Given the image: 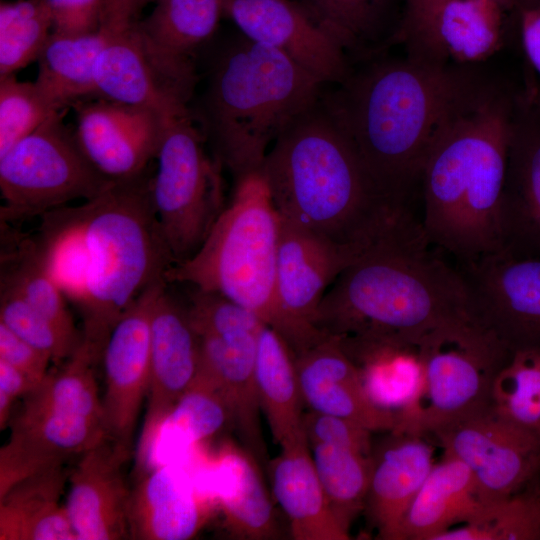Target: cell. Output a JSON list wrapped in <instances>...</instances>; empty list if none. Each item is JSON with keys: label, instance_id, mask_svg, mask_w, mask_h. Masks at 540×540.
I'll return each instance as SVG.
<instances>
[{"label": "cell", "instance_id": "obj_1", "mask_svg": "<svg viewBox=\"0 0 540 540\" xmlns=\"http://www.w3.org/2000/svg\"><path fill=\"white\" fill-rule=\"evenodd\" d=\"M51 273L79 309L82 341L101 357L124 312L175 263L142 175L114 181L78 207L42 215Z\"/></svg>", "mask_w": 540, "mask_h": 540}, {"label": "cell", "instance_id": "obj_2", "mask_svg": "<svg viewBox=\"0 0 540 540\" xmlns=\"http://www.w3.org/2000/svg\"><path fill=\"white\" fill-rule=\"evenodd\" d=\"M472 66L380 59L322 91V103L394 207L412 211L438 129L481 75Z\"/></svg>", "mask_w": 540, "mask_h": 540}, {"label": "cell", "instance_id": "obj_3", "mask_svg": "<svg viewBox=\"0 0 540 540\" xmlns=\"http://www.w3.org/2000/svg\"><path fill=\"white\" fill-rule=\"evenodd\" d=\"M515 94L481 75L438 129L423 165V234L460 267L501 250Z\"/></svg>", "mask_w": 540, "mask_h": 540}, {"label": "cell", "instance_id": "obj_4", "mask_svg": "<svg viewBox=\"0 0 540 540\" xmlns=\"http://www.w3.org/2000/svg\"><path fill=\"white\" fill-rule=\"evenodd\" d=\"M431 247L415 217L396 226L337 277L315 326L340 341L420 344L437 328L475 322L463 273Z\"/></svg>", "mask_w": 540, "mask_h": 540}, {"label": "cell", "instance_id": "obj_5", "mask_svg": "<svg viewBox=\"0 0 540 540\" xmlns=\"http://www.w3.org/2000/svg\"><path fill=\"white\" fill-rule=\"evenodd\" d=\"M260 171L284 222L337 246L364 252L414 217L380 193L321 95L282 130Z\"/></svg>", "mask_w": 540, "mask_h": 540}, {"label": "cell", "instance_id": "obj_6", "mask_svg": "<svg viewBox=\"0 0 540 540\" xmlns=\"http://www.w3.org/2000/svg\"><path fill=\"white\" fill-rule=\"evenodd\" d=\"M324 84L282 52L242 35L217 57L203 120L214 157L234 181L260 171L282 130Z\"/></svg>", "mask_w": 540, "mask_h": 540}, {"label": "cell", "instance_id": "obj_7", "mask_svg": "<svg viewBox=\"0 0 540 540\" xmlns=\"http://www.w3.org/2000/svg\"><path fill=\"white\" fill-rule=\"evenodd\" d=\"M281 217L261 171L234 181L230 202L199 250L166 273L169 284L217 293L254 313L273 328L293 355L325 337L292 319L277 292Z\"/></svg>", "mask_w": 540, "mask_h": 540}, {"label": "cell", "instance_id": "obj_8", "mask_svg": "<svg viewBox=\"0 0 540 540\" xmlns=\"http://www.w3.org/2000/svg\"><path fill=\"white\" fill-rule=\"evenodd\" d=\"M420 348V391L391 432L434 435L490 408L494 379L511 353L495 336L463 321L432 331Z\"/></svg>", "mask_w": 540, "mask_h": 540}, {"label": "cell", "instance_id": "obj_9", "mask_svg": "<svg viewBox=\"0 0 540 540\" xmlns=\"http://www.w3.org/2000/svg\"><path fill=\"white\" fill-rule=\"evenodd\" d=\"M156 158L152 201L178 263L199 250L227 206L222 166L206 152L190 112L167 120Z\"/></svg>", "mask_w": 540, "mask_h": 540}, {"label": "cell", "instance_id": "obj_10", "mask_svg": "<svg viewBox=\"0 0 540 540\" xmlns=\"http://www.w3.org/2000/svg\"><path fill=\"white\" fill-rule=\"evenodd\" d=\"M113 182L84 154L63 110L55 111L0 156L1 222L42 216L79 198L91 200Z\"/></svg>", "mask_w": 540, "mask_h": 540}, {"label": "cell", "instance_id": "obj_11", "mask_svg": "<svg viewBox=\"0 0 540 540\" xmlns=\"http://www.w3.org/2000/svg\"><path fill=\"white\" fill-rule=\"evenodd\" d=\"M95 81L98 97L173 118L190 112L196 73L191 58L161 48L134 21L114 29L98 57Z\"/></svg>", "mask_w": 540, "mask_h": 540}, {"label": "cell", "instance_id": "obj_12", "mask_svg": "<svg viewBox=\"0 0 540 540\" xmlns=\"http://www.w3.org/2000/svg\"><path fill=\"white\" fill-rule=\"evenodd\" d=\"M434 436L444 454L470 468L485 503L507 499L540 479V439L491 408Z\"/></svg>", "mask_w": 540, "mask_h": 540}, {"label": "cell", "instance_id": "obj_13", "mask_svg": "<svg viewBox=\"0 0 540 540\" xmlns=\"http://www.w3.org/2000/svg\"><path fill=\"white\" fill-rule=\"evenodd\" d=\"M169 285L165 279L147 287L112 329L103 349V424L108 437L133 450V438L150 382L151 316Z\"/></svg>", "mask_w": 540, "mask_h": 540}, {"label": "cell", "instance_id": "obj_14", "mask_svg": "<svg viewBox=\"0 0 540 540\" xmlns=\"http://www.w3.org/2000/svg\"><path fill=\"white\" fill-rule=\"evenodd\" d=\"M168 286L156 300L151 316L149 391L134 453L137 479L151 470L159 428L191 386L200 365L199 338L186 304L179 302Z\"/></svg>", "mask_w": 540, "mask_h": 540}, {"label": "cell", "instance_id": "obj_15", "mask_svg": "<svg viewBox=\"0 0 540 540\" xmlns=\"http://www.w3.org/2000/svg\"><path fill=\"white\" fill-rule=\"evenodd\" d=\"M459 269L478 325L509 351L540 347V258L496 253Z\"/></svg>", "mask_w": 540, "mask_h": 540}, {"label": "cell", "instance_id": "obj_16", "mask_svg": "<svg viewBox=\"0 0 540 540\" xmlns=\"http://www.w3.org/2000/svg\"><path fill=\"white\" fill-rule=\"evenodd\" d=\"M538 91H516L500 207L501 250L540 258V110Z\"/></svg>", "mask_w": 540, "mask_h": 540}, {"label": "cell", "instance_id": "obj_17", "mask_svg": "<svg viewBox=\"0 0 540 540\" xmlns=\"http://www.w3.org/2000/svg\"><path fill=\"white\" fill-rule=\"evenodd\" d=\"M222 11L242 35L272 47L325 84L350 74L347 53L292 0H222Z\"/></svg>", "mask_w": 540, "mask_h": 540}, {"label": "cell", "instance_id": "obj_18", "mask_svg": "<svg viewBox=\"0 0 540 540\" xmlns=\"http://www.w3.org/2000/svg\"><path fill=\"white\" fill-rule=\"evenodd\" d=\"M76 139L90 162L118 181L143 174L156 158L168 119L151 109L99 97L72 106Z\"/></svg>", "mask_w": 540, "mask_h": 540}, {"label": "cell", "instance_id": "obj_19", "mask_svg": "<svg viewBox=\"0 0 540 540\" xmlns=\"http://www.w3.org/2000/svg\"><path fill=\"white\" fill-rule=\"evenodd\" d=\"M132 449L105 439L79 456L69 472L64 502L78 540L130 538L128 507L131 495L124 466Z\"/></svg>", "mask_w": 540, "mask_h": 540}, {"label": "cell", "instance_id": "obj_20", "mask_svg": "<svg viewBox=\"0 0 540 540\" xmlns=\"http://www.w3.org/2000/svg\"><path fill=\"white\" fill-rule=\"evenodd\" d=\"M109 438L102 422L21 409L0 449V498L21 481Z\"/></svg>", "mask_w": 540, "mask_h": 540}, {"label": "cell", "instance_id": "obj_21", "mask_svg": "<svg viewBox=\"0 0 540 540\" xmlns=\"http://www.w3.org/2000/svg\"><path fill=\"white\" fill-rule=\"evenodd\" d=\"M214 498L172 462L159 465L136 480L128 507L130 538L188 540L211 515Z\"/></svg>", "mask_w": 540, "mask_h": 540}, {"label": "cell", "instance_id": "obj_22", "mask_svg": "<svg viewBox=\"0 0 540 540\" xmlns=\"http://www.w3.org/2000/svg\"><path fill=\"white\" fill-rule=\"evenodd\" d=\"M304 404L312 411L357 422L372 432H391L393 413L373 403L360 372L340 341L326 335L294 355Z\"/></svg>", "mask_w": 540, "mask_h": 540}, {"label": "cell", "instance_id": "obj_23", "mask_svg": "<svg viewBox=\"0 0 540 540\" xmlns=\"http://www.w3.org/2000/svg\"><path fill=\"white\" fill-rule=\"evenodd\" d=\"M504 12L496 0H447L403 42L406 56L441 65L485 61L503 44Z\"/></svg>", "mask_w": 540, "mask_h": 540}, {"label": "cell", "instance_id": "obj_24", "mask_svg": "<svg viewBox=\"0 0 540 540\" xmlns=\"http://www.w3.org/2000/svg\"><path fill=\"white\" fill-rule=\"evenodd\" d=\"M277 292L295 321L316 327L317 309L337 277L363 252L337 246L281 219Z\"/></svg>", "mask_w": 540, "mask_h": 540}, {"label": "cell", "instance_id": "obj_25", "mask_svg": "<svg viewBox=\"0 0 540 540\" xmlns=\"http://www.w3.org/2000/svg\"><path fill=\"white\" fill-rule=\"evenodd\" d=\"M258 333H244L229 339L197 333L200 345L197 376L221 395L245 449L256 460L263 461L267 450L255 376Z\"/></svg>", "mask_w": 540, "mask_h": 540}, {"label": "cell", "instance_id": "obj_26", "mask_svg": "<svg viewBox=\"0 0 540 540\" xmlns=\"http://www.w3.org/2000/svg\"><path fill=\"white\" fill-rule=\"evenodd\" d=\"M423 437L390 432L373 449L364 509L379 539L401 540L406 512L434 466L433 449Z\"/></svg>", "mask_w": 540, "mask_h": 540}, {"label": "cell", "instance_id": "obj_27", "mask_svg": "<svg viewBox=\"0 0 540 540\" xmlns=\"http://www.w3.org/2000/svg\"><path fill=\"white\" fill-rule=\"evenodd\" d=\"M279 446L269 472L274 497L289 520L293 539H350L325 495L303 428Z\"/></svg>", "mask_w": 540, "mask_h": 540}, {"label": "cell", "instance_id": "obj_28", "mask_svg": "<svg viewBox=\"0 0 540 540\" xmlns=\"http://www.w3.org/2000/svg\"><path fill=\"white\" fill-rule=\"evenodd\" d=\"M488 503L478 491L470 468L444 454L434 464L408 508L401 527V540H434L452 526L478 518Z\"/></svg>", "mask_w": 540, "mask_h": 540}, {"label": "cell", "instance_id": "obj_29", "mask_svg": "<svg viewBox=\"0 0 540 540\" xmlns=\"http://www.w3.org/2000/svg\"><path fill=\"white\" fill-rule=\"evenodd\" d=\"M255 461L246 449L225 444L211 473L209 493L235 536L275 539L279 528Z\"/></svg>", "mask_w": 540, "mask_h": 540}, {"label": "cell", "instance_id": "obj_30", "mask_svg": "<svg viewBox=\"0 0 540 540\" xmlns=\"http://www.w3.org/2000/svg\"><path fill=\"white\" fill-rule=\"evenodd\" d=\"M69 472L59 464L0 498V540H78L61 503Z\"/></svg>", "mask_w": 540, "mask_h": 540}, {"label": "cell", "instance_id": "obj_31", "mask_svg": "<svg viewBox=\"0 0 540 540\" xmlns=\"http://www.w3.org/2000/svg\"><path fill=\"white\" fill-rule=\"evenodd\" d=\"M118 26L121 25L104 23L90 33L50 35L37 60L39 69L34 83L55 110L97 96V60Z\"/></svg>", "mask_w": 540, "mask_h": 540}, {"label": "cell", "instance_id": "obj_32", "mask_svg": "<svg viewBox=\"0 0 540 540\" xmlns=\"http://www.w3.org/2000/svg\"><path fill=\"white\" fill-rule=\"evenodd\" d=\"M357 366L365 390L397 419L416 399L423 380L420 344L398 341H340Z\"/></svg>", "mask_w": 540, "mask_h": 540}, {"label": "cell", "instance_id": "obj_33", "mask_svg": "<svg viewBox=\"0 0 540 540\" xmlns=\"http://www.w3.org/2000/svg\"><path fill=\"white\" fill-rule=\"evenodd\" d=\"M255 376L261 410L279 445L302 429L304 401L294 355L281 335L266 324L258 333Z\"/></svg>", "mask_w": 540, "mask_h": 540}, {"label": "cell", "instance_id": "obj_34", "mask_svg": "<svg viewBox=\"0 0 540 540\" xmlns=\"http://www.w3.org/2000/svg\"><path fill=\"white\" fill-rule=\"evenodd\" d=\"M310 18L346 53L381 50L395 33L399 0H299Z\"/></svg>", "mask_w": 540, "mask_h": 540}, {"label": "cell", "instance_id": "obj_35", "mask_svg": "<svg viewBox=\"0 0 540 540\" xmlns=\"http://www.w3.org/2000/svg\"><path fill=\"white\" fill-rule=\"evenodd\" d=\"M0 284L12 288L72 344H81L82 332L75 326L67 298L50 273L36 239H20L2 253Z\"/></svg>", "mask_w": 540, "mask_h": 540}, {"label": "cell", "instance_id": "obj_36", "mask_svg": "<svg viewBox=\"0 0 540 540\" xmlns=\"http://www.w3.org/2000/svg\"><path fill=\"white\" fill-rule=\"evenodd\" d=\"M231 422L221 395L197 375L163 420L154 444L152 468L212 437Z\"/></svg>", "mask_w": 540, "mask_h": 540}, {"label": "cell", "instance_id": "obj_37", "mask_svg": "<svg viewBox=\"0 0 540 540\" xmlns=\"http://www.w3.org/2000/svg\"><path fill=\"white\" fill-rule=\"evenodd\" d=\"M99 360L101 356L82 341L60 370L49 372L23 397L21 409L85 417L103 423L102 397L95 374Z\"/></svg>", "mask_w": 540, "mask_h": 540}, {"label": "cell", "instance_id": "obj_38", "mask_svg": "<svg viewBox=\"0 0 540 540\" xmlns=\"http://www.w3.org/2000/svg\"><path fill=\"white\" fill-rule=\"evenodd\" d=\"M309 445L330 506L349 530L356 515L365 508L373 451L323 443Z\"/></svg>", "mask_w": 540, "mask_h": 540}, {"label": "cell", "instance_id": "obj_39", "mask_svg": "<svg viewBox=\"0 0 540 540\" xmlns=\"http://www.w3.org/2000/svg\"><path fill=\"white\" fill-rule=\"evenodd\" d=\"M149 16L139 25L161 48L190 58L216 30L222 0H157Z\"/></svg>", "mask_w": 540, "mask_h": 540}, {"label": "cell", "instance_id": "obj_40", "mask_svg": "<svg viewBox=\"0 0 540 540\" xmlns=\"http://www.w3.org/2000/svg\"><path fill=\"white\" fill-rule=\"evenodd\" d=\"M490 408L540 439V347L511 351L494 379Z\"/></svg>", "mask_w": 540, "mask_h": 540}, {"label": "cell", "instance_id": "obj_41", "mask_svg": "<svg viewBox=\"0 0 540 540\" xmlns=\"http://www.w3.org/2000/svg\"><path fill=\"white\" fill-rule=\"evenodd\" d=\"M540 479L523 491L490 503L472 522L437 535L434 540H539Z\"/></svg>", "mask_w": 540, "mask_h": 540}, {"label": "cell", "instance_id": "obj_42", "mask_svg": "<svg viewBox=\"0 0 540 540\" xmlns=\"http://www.w3.org/2000/svg\"><path fill=\"white\" fill-rule=\"evenodd\" d=\"M48 0L0 4V76L14 74L38 57L53 33Z\"/></svg>", "mask_w": 540, "mask_h": 540}, {"label": "cell", "instance_id": "obj_43", "mask_svg": "<svg viewBox=\"0 0 540 540\" xmlns=\"http://www.w3.org/2000/svg\"><path fill=\"white\" fill-rule=\"evenodd\" d=\"M55 110L35 83L0 76V156L36 130Z\"/></svg>", "mask_w": 540, "mask_h": 540}, {"label": "cell", "instance_id": "obj_44", "mask_svg": "<svg viewBox=\"0 0 540 540\" xmlns=\"http://www.w3.org/2000/svg\"><path fill=\"white\" fill-rule=\"evenodd\" d=\"M0 285V322L48 354L52 362L67 360L79 346L72 344L12 288Z\"/></svg>", "mask_w": 540, "mask_h": 540}, {"label": "cell", "instance_id": "obj_45", "mask_svg": "<svg viewBox=\"0 0 540 540\" xmlns=\"http://www.w3.org/2000/svg\"><path fill=\"white\" fill-rule=\"evenodd\" d=\"M302 428L309 444L323 443L373 451L372 431L346 418L310 410L303 413Z\"/></svg>", "mask_w": 540, "mask_h": 540}, {"label": "cell", "instance_id": "obj_46", "mask_svg": "<svg viewBox=\"0 0 540 540\" xmlns=\"http://www.w3.org/2000/svg\"><path fill=\"white\" fill-rule=\"evenodd\" d=\"M53 32L79 35L96 31L101 26L104 0H48Z\"/></svg>", "mask_w": 540, "mask_h": 540}, {"label": "cell", "instance_id": "obj_47", "mask_svg": "<svg viewBox=\"0 0 540 540\" xmlns=\"http://www.w3.org/2000/svg\"><path fill=\"white\" fill-rule=\"evenodd\" d=\"M0 359L20 370L37 386L48 375L51 357L0 322Z\"/></svg>", "mask_w": 540, "mask_h": 540}, {"label": "cell", "instance_id": "obj_48", "mask_svg": "<svg viewBox=\"0 0 540 540\" xmlns=\"http://www.w3.org/2000/svg\"><path fill=\"white\" fill-rule=\"evenodd\" d=\"M37 385L17 368L0 359V429L3 431L11 417L14 402L25 397Z\"/></svg>", "mask_w": 540, "mask_h": 540}, {"label": "cell", "instance_id": "obj_49", "mask_svg": "<svg viewBox=\"0 0 540 540\" xmlns=\"http://www.w3.org/2000/svg\"><path fill=\"white\" fill-rule=\"evenodd\" d=\"M447 0H404L400 23L388 42L403 44Z\"/></svg>", "mask_w": 540, "mask_h": 540}, {"label": "cell", "instance_id": "obj_50", "mask_svg": "<svg viewBox=\"0 0 540 540\" xmlns=\"http://www.w3.org/2000/svg\"><path fill=\"white\" fill-rule=\"evenodd\" d=\"M518 10L525 53L540 75V5ZM537 105L540 110V91L537 93Z\"/></svg>", "mask_w": 540, "mask_h": 540}, {"label": "cell", "instance_id": "obj_51", "mask_svg": "<svg viewBox=\"0 0 540 540\" xmlns=\"http://www.w3.org/2000/svg\"><path fill=\"white\" fill-rule=\"evenodd\" d=\"M157 0H104L103 23L124 25L136 20L139 12L149 3Z\"/></svg>", "mask_w": 540, "mask_h": 540}, {"label": "cell", "instance_id": "obj_52", "mask_svg": "<svg viewBox=\"0 0 540 540\" xmlns=\"http://www.w3.org/2000/svg\"><path fill=\"white\" fill-rule=\"evenodd\" d=\"M540 5V0H517V8H528Z\"/></svg>", "mask_w": 540, "mask_h": 540}, {"label": "cell", "instance_id": "obj_53", "mask_svg": "<svg viewBox=\"0 0 540 540\" xmlns=\"http://www.w3.org/2000/svg\"><path fill=\"white\" fill-rule=\"evenodd\" d=\"M505 11H510L517 7V0H496Z\"/></svg>", "mask_w": 540, "mask_h": 540}]
</instances>
